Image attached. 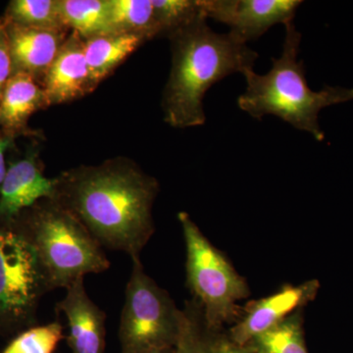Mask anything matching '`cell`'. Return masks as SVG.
Returning a JSON list of instances; mask_svg holds the SVG:
<instances>
[{"mask_svg": "<svg viewBox=\"0 0 353 353\" xmlns=\"http://www.w3.org/2000/svg\"><path fill=\"white\" fill-rule=\"evenodd\" d=\"M158 190L157 179L134 162L116 158L57 176L52 201L75 216L101 246L134 259L154 233Z\"/></svg>", "mask_w": 353, "mask_h": 353, "instance_id": "6da1fadb", "label": "cell"}, {"mask_svg": "<svg viewBox=\"0 0 353 353\" xmlns=\"http://www.w3.org/2000/svg\"><path fill=\"white\" fill-rule=\"evenodd\" d=\"M168 38L172 65L162 97L164 121L176 129L202 126L209 88L233 74L253 69L259 53L232 32L213 31L203 14Z\"/></svg>", "mask_w": 353, "mask_h": 353, "instance_id": "7a4b0ae2", "label": "cell"}, {"mask_svg": "<svg viewBox=\"0 0 353 353\" xmlns=\"http://www.w3.org/2000/svg\"><path fill=\"white\" fill-rule=\"evenodd\" d=\"M285 27L283 52L280 57L272 58L270 71L259 75L250 69L243 74L246 88L239 97V108L257 120L266 115L276 116L323 141L325 134L318 119L320 111L353 101V88L325 85L319 92L311 90L303 61L299 59L301 34L294 21Z\"/></svg>", "mask_w": 353, "mask_h": 353, "instance_id": "3957f363", "label": "cell"}, {"mask_svg": "<svg viewBox=\"0 0 353 353\" xmlns=\"http://www.w3.org/2000/svg\"><path fill=\"white\" fill-rule=\"evenodd\" d=\"M17 224L37 253L50 290L67 289L78 279L110 267L101 243L52 199L36 204Z\"/></svg>", "mask_w": 353, "mask_h": 353, "instance_id": "277c9868", "label": "cell"}, {"mask_svg": "<svg viewBox=\"0 0 353 353\" xmlns=\"http://www.w3.org/2000/svg\"><path fill=\"white\" fill-rule=\"evenodd\" d=\"M178 219L187 250L188 285L201 305L208 328L220 333L225 325L240 316L238 303L250 296V289L245 279L202 234L188 213H179Z\"/></svg>", "mask_w": 353, "mask_h": 353, "instance_id": "5b68a950", "label": "cell"}, {"mask_svg": "<svg viewBox=\"0 0 353 353\" xmlns=\"http://www.w3.org/2000/svg\"><path fill=\"white\" fill-rule=\"evenodd\" d=\"M119 327L122 353L171 350L180 332L181 310L168 292L143 270L141 259H132Z\"/></svg>", "mask_w": 353, "mask_h": 353, "instance_id": "8992f818", "label": "cell"}, {"mask_svg": "<svg viewBox=\"0 0 353 353\" xmlns=\"http://www.w3.org/2000/svg\"><path fill=\"white\" fill-rule=\"evenodd\" d=\"M48 290L37 253L16 220L0 221V328L29 323Z\"/></svg>", "mask_w": 353, "mask_h": 353, "instance_id": "52a82bcc", "label": "cell"}, {"mask_svg": "<svg viewBox=\"0 0 353 353\" xmlns=\"http://www.w3.org/2000/svg\"><path fill=\"white\" fill-rule=\"evenodd\" d=\"M208 19L229 26L230 32L248 43L270 28L294 21L301 0H199Z\"/></svg>", "mask_w": 353, "mask_h": 353, "instance_id": "ba28073f", "label": "cell"}, {"mask_svg": "<svg viewBox=\"0 0 353 353\" xmlns=\"http://www.w3.org/2000/svg\"><path fill=\"white\" fill-rule=\"evenodd\" d=\"M319 288L317 280H310L299 285H285L276 294L252 301L228 334L234 343L245 345L254 336L277 326L296 311L303 310L314 301Z\"/></svg>", "mask_w": 353, "mask_h": 353, "instance_id": "9c48e42d", "label": "cell"}, {"mask_svg": "<svg viewBox=\"0 0 353 353\" xmlns=\"http://www.w3.org/2000/svg\"><path fill=\"white\" fill-rule=\"evenodd\" d=\"M97 87L85 59L83 39L72 32L43 78L48 105L76 101Z\"/></svg>", "mask_w": 353, "mask_h": 353, "instance_id": "30bf717a", "label": "cell"}, {"mask_svg": "<svg viewBox=\"0 0 353 353\" xmlns=\"http://www.w3.org/2000/svg\"><path fill=\"white\" fill-rule=\"evenodd\" d=\"M58 307L68 322L72 352L105 353V314L88 296L83 278L67 288Z\"/></svg>", "mask_w": 353, "mask_h": 353, "instance_id": "8fae6325", "label": "cell"}, {"mask_svg": "<svg viewBox=\"0 0 353 353\" xmlns=\"http://www.w3.org/2000/svg\"><path fill=\"white\" fill-rule=\"evenodd\" d=\"M57 178L43 175L34 157H27L7 169L0 185V221H12L25 209L34 208L39 201L53 199Z\"/></svg>", "mask_w": 353, "mask_h": 353, "instance_id": "7c38bea8", "label": "cell"}, {"mask_svg": "<svg viewBox=\"0 0 353 353\" xmlns=\"http://www.w3.org/2000/svg\"><path fill=\"white\" fill-rule=\"evenodd\" d=\"M12 75L24 73L34 79L46 76L67 39V31L34 29L4 20Z\"/></svg>", "mask_w": 353, "mask_h": 353, "instance_id": "4fadbf2b", "label": "cell"}, {"mask_svg": "<svg viewBox=\"0 0 353 353\" xmlns=\"http://www.w3.org/2000/svg\"><path fill=\"white\" fill-rule=\"evenodd\" d=\"M46 106L50 105L46 92L36 79L24 73L13 74L0 99V126L8 132L21 131L32 114Z\"/></svg>", "mask_w": 353, "mask_h": 353, "instance_id": "5bb4252c", "label": "cell"}, {"mask_svg": "<svg viewBox=\"0 0 353 353\" xmlns=\"http://www.w3.org/2000/svg\"><path fill=\"white\" fill-rule=\"evenodd\" d=\"M148 39L136 32H111L83 39V50L95 85L122 64Z\"/></svg>", "mask_w": 353, "mask_h": 353, "instance_id": "9a60e30c", "label": "cell"}, {"mask_svg": "<svg viewBox=\"0 0 353 353\" xmlns=\"http://www.w3.org/2000/svg\"><path fill=\"white\" fill-rule=\"evenodd\" d=\"M111 31L136 32L150 39L162 36L152 0H108Z\"/></svg>", "mask_w": 353, "mask_h": 353, "instance_id": "2e32d148", "label": "cell"}, {"mask_svg": "<svg viewBox=\"0 0 353 353\" xmlns=\"http://www.w3.org/2000/svg\"><path fill=\"white\" fill-rule=\"evenodd\" d=\"M66 29L83 39L111 32L108 0H60Z\"/></svg>", "mask_w": 353, "mask_h": 353, "instance_id": "e0dca14e", "label": "cell"}, {"mask_svg": "<svg viewBox=\"0 0 353 353\" xmlns=\"http://www.w3.org/2000/svg\"><path fill=\"white\" fill-rule=\"evenodd\" d=\"M245 347L250 353H308L304 340L303 310L254 336Z\"/></svg>", "mask_w": 353, "mask_h": 353, "instance_id": "ac0fdd59", "label": "cell"}, {"mask_svg": "<svg viewBox=\"0 0 353 353\" xmlns=\"http://www.w3.org/2000/svg\"><path fill=\"white\" fill-rule=\"evenodd\" d=\"M6 20L34 29L67 31L60 0H14L7 9Z\"/></svg>", "mask_w": 353, "mask_h": 353, "instance_id": "d6986e66", "label": "cell"}, {"mask_svg": "<svg viewBox=\"0 0 353 353\" xmlns=\"http://www.w3.org/2000/svg\"><path fill=\"white\" fill-rule=\"evenodd\" d=\"M216 334L206 326L199 303L190 301L181 310L180 332L172 353H211Z\"/></svg>", "mask_w": 353, "mask_h": 353, "instance_id": "ffe728a7", "label": "cell"}, {"mask_svg": "<svg viewBox=\"0 0 353 353\" xmlns=\"http://www.w3.org/2000/svg\"><path fill=\"white\" fill-rule=\"evenodd\" d=\"M62 339L63 327L52 322L23 332L1 353H54Z\"/></svg>", "mask_w": 353, "mask_h": 353, "instance_id": "44dd1931", "label": "cell"}, {"mask_svg": "<svg viewBox=\"0 0 353 353\" xmlns=\"http://www.w3.org/2000/svg\"><path fill=\"white\" fill-rule=\"evenodd\" d=\"M12 76V60L4 20H0V99L10 77Z\"/></svg>", "mask_w": 353, "mask_h": 353, "instance_id": "7402d4cb", "label": "cell"}, {"mask_svg": "<svg viewBox=\"0 0 353 353\" xmlns=\"http://www.w3.org/2000/svg\"><path fill=\"white\" fill-rule=\"evenodd\" d=\"M211 353H250L245 345L234 343L229 334L217 333L213 341Z\"/></svg>", "mask_w": 353, "mask_h": 353, "instance_id": "603a6c76", "label": "cell"}, {"mask_svg": "<svg viewBox=\"0 0 353 353\" xmlns=\"http://www.w3.org/2000/svg\"><path fill=\"white\" fill-rule=\"evenodd\" d=\"M9 145H10V141L8 139H0V185H1L6 175L7 169L4 153H6V150Z\"/></svg>", "mask_w": 353, "mask_h": 353, "instance_id": "cb8c5ba5", "label": "cell"}, {"mask_svg": "<svg viewBox=\"0 0 353 353\" xmlns=\"http://www.w3.org/2000/svg\"><path fill=\"white\" fill-rule=\"evenodd\" d=\"M173 350H159V352H141V353H172Z\"/></svg>", "mask_w": 353, "mask_h": 353, "instance_id": "d4e9b609", "label": "cell"}]
</instances>
